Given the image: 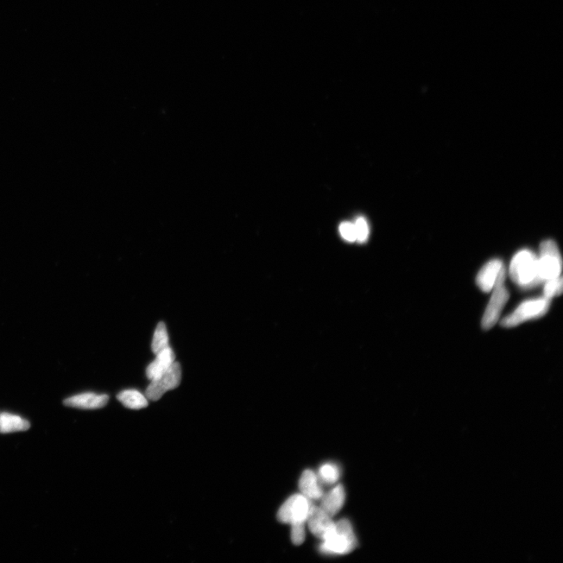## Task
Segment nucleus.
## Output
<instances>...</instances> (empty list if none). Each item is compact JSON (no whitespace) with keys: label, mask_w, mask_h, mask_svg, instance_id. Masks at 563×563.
<instances>
[{"label":"nucleus","mask_w":563,"mask_h":563,"mask_svg":"<svg viewBox=\"0 0 563 563\" xmlns=\"http://www.w3.org/2000/svg\"><path fill=\"white\" fill-rule=\"evenodd\" d=\"M512 281L525 289L534 288L542 282L539 276L537 257L532 251H518L512 258L509 267Z\"/></svg>","instance_id":"1"},{"label":"nucleus","mask_w":563,"mask_h":563,"mask_svg":"<svg viewBox=\"0 0 563 563\" xmlns=\"http://www.w3.org/2000/svg\"><path fill=\"white\" fill-rule=\"evenodd\" d=\"M357 546V537L351 523L344 518L336 523L332 534L322 541L320 551L327 555H347L353 552Z\"/></svg>","instance_id":"2"},{"label":"nucleus","mask_w":563,"mask_h":563,"mask_svg":"<svg viewBox=\"0 0 563 563\" xmlns=\"http://www.w3.org/2000/svg\"><path fill=\"white\" fill-rule=\"evenodd\" d=\"M551 301L543 296L523 302L514 312L502 319V326L514 327L528 320L541 318L548 312Z\"/></svg>","instance_id":"3"},{"label":"nucleus","mask_w":563,"mask_h":563,"mask_svg":"<svg viewBox=\"0 0 563 563\" xmlns=\"http://www.w3.org/2000/svg\"><path fill=\"white\" fill-rule=\"evenodd\" d=\"M537 264L539 276L542 283L561 276L562 257L558 246L553 240H546L541 243Z\"/></svg>","instance_id":"4"},{"label":"nucleus","mask_w":563,"mask_h":563,"mask_svg":"<svg viewBox=\"0 0 563 563\" xmlns=\"http://www.w3.org/2000/svg\"><path fill=\"white\" fill-rule=\"evenodd\" d=\"M505 279L506 269L504 267L500 271L495 287L493 288L490 302L484 315L482 326L484 330H490L497 324L500 315H501L506 303L509 301V291L505 287Z\"/></svg>","instance_id":"5"},{"label":"nucleus","mask_w":563,"mask_h":563,"mask_svg":"<svg viewBox=\"0 0 563 563\" xmlns=\"http://www.w3.org/2000/svg\"><path fill=\"white\" fill-rule=\"evenodd\" d=\"M313 505L306 497L299 493L289 498L277 512V520L282 523H306L307 518Z\"/></svg>","instance_id":"6"},{"label":"nucleus","mask_w":563,"mask_h":563,"mask_svg":"<svg viewBox=\"0 0 563 563\" xmlns=\"http://www.w3.org/2000/svg\"><path fill=\"white\" fill-rule=\"evenodd\" d=\"M182 379V369L179 363L175 362L170 368L162 374L150 381L145 397L151 401H158L169 390L179 387Z\"/></svg>","instance_id":"7"},{"label":"nucleus","mask_w":563,"mask_h":563,"mask_svg":"<svg viewBox=\"0 0 563 563\" xmlns=\"http://www.w3.org/2000/svg\"><path fill=\"white\" fill-rule=\"evenodd\" d=\"M308 527L312 534L324 541L331 534L336 527L332 517L317 506L312 505L310 510L307 521Z\"/></svg>","instance_id":"8"},{"label":"nucleus","mask_w":563,"mask_h":563,"mask_svg":"<svg viewBox=\"0 0 563 563\" xmlns=\"http://www.w3.org/2000/svg\"><path fill=\"white\" fill-rule=\"evenodd\" d=\"M504 267L502 261L498 259L490 261L479 271L477 277V284L480 290L489 293L495 287L500 271Z\"/></svg>","instance_id":"9"},{"label":"nucleus","mask_w":563,"mask_h":563,"mask_svg":"<svg viewBox=\"0 0 563 563\" xmlns=\"http://www.w3.org/2000/svg\"><path fill=\"white\" fill-rule=\"evenodd\" d=\"M106 395L84 393L68 398L65 401L67 406L81 409H98L103 408L109 402Z\"/></svg>","instance_id":"10"},{"label":"nucleus","mask_w":563,"mask_h":563,"mask_svg":"<svg viewBox=\"0 0 563 563\" xmlns=\"http://www.w3.org/2000/svg\"><path fill=\"white\" fill-rule=\"evenodd\" d=\"M175 362V354L169 346L156 354V358L148 366L145 374L152 381L168 370Z\"/></svg>","instance_id":"11"},{"label":"nucleus","mask_w":563,"mask_h":563,"mask_svg":"<svg viewBox=\"0 0 563 563\" xmlns=\"http://www.w3.org/2000/svg\"><path fill=\"white\" fill-rule=\"evenodd\" d=\"M345 491L341 484L322 495L319 507L331 517L336 516L345 502Z\"/></svg>","instance_id":"12"},{"label":"nucleus","mask_w":563,"mask_h":563,"mask_svg":"<svg viewBox=\"0 0 563 563\" xmlns=\"http://www.w3.org/2000/svg\"><path fill=\"white\" fill-rule=\"evenodd\" d=\"M299 489L301 495L306 497L310 501L319 500L324 495L318 476L310 470L302 473L299 480Z\"/></svg>","instance_id":"13"},{"label":"nucleus","mask_w":563,"mask_h":563,"mask_svg":"<svg viewBox=\"0 0 563 563\" xmlns=\"http://www.w3.org/2000/svg\"><path fill=\"white\" fill-rule=\"evenodd\" d=\"M117 397L125 407L130 409L138 410L148 406V397L136 390H125Z\"/></svg>","instance_id":"14"},{"label":"nucleus","mask_w":563,"mask_h":563,"mask_svg":"<svg viewBox=\"0 0 563 563\" xmlns=\"http://www.w3.org/2000/svg\"><path fill=\"white\" fill-rule=\"evenodd\" d=\"M30 428V423L20 416L9 413H0V433L6 434L24 431Z\"/></svg>","instance_id":"15"},{"label":"nucleus","mask_w":563,"mask_h":563,"mask_svg":"<svg viewBox=\"0 0 563 563\" xmlns=\"http://www.w3.org/2000/svg\"><path fill=\"white\" fill-rule=\"evenodd\" d=\"M168 347H169V338L166 325L164 324V322H161L156 328L153 340H152L151 349L156 354Z\"/></svg>","instance_id":"16"},{"label":"nucleus","mask_w":563,"mask_h":563,"mask_svg":"<svg viewBox=\"0 0 563 563\" xmlns=\"http://www.w3.org/2000/svg\"><path fill=\"white\" fill-rule=\"evenodd\" d=\"M318 478L319 482L332 485L336 484L340 476V470L338 466L326 463L319 468Z\"/></svg>","instance_id":"17"},{"label":"nucleus","mask_w":563,"mask_h":563,"mask_svg":"<svg viewBox=\"0 0 563 563\" xmlns=\"http://www.w3.org/2000/svg\"><path fill=\"white\" fill-rule=\"evenodd\" d=\"M545 283V287H544V296H546V299L552 300L553 297L562 294L563 290V281L561 276L555 278V279L547 280Z\"/></svg>","instance_id":"18"},{"label":"nucleus","mask_w":563,"mask_h":563,"mask_svg":"<svg viewBox=\"0 0 563 563\" xmlns=\"http://www.w3.org/2000/svg\"><path fill=\"white\" fill-rule=\"evenodd\" d=\"M306 537V523H295L291 525V541L294 545L301 546L305 541Z\"/></svg>","instance_id":"19"},{"label":"nucleus","mask_w":563,"mask_h":563,"mask_svg":"<svg viewBox=\"0 0 563 563\" xmlns=\"http://www.w3.org/2000/svg\"><path fill=\"white\" fill-rule=\"evenodd\" d=\"M354 224V227H356V241L358 243L365 242L370 234L368 223L364 218L360 217L356 219V223Z\"/></svg>","instance_id":"20"},{"label":"nucleus","mask_w":563,"mask_h":563,"mask_svg":"<svg viewBox=\"0 0 563 563\" xmlns=\"http://www.w3.org/2000/svg\"><path fill=\"white\" fill-rule=\"evenodd\" d=\"M339 231L341 237L347 242L356 241V232L354 224L349 223V221H344L341 223L339 227Z\"/></svg>","instance_id":"21"}]
</instances>
